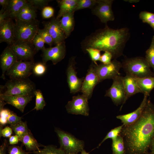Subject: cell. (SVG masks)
<instances>
[{
  "instance_id": "obj_1",
  "label": "cell",
  "mask_w": 154,
  "mask_h": 154,
  "mask_svg": "<svg viewBox=\"0 0 154 154\" xmlns=\"http://www.w3.org/2000/svg\"><path fill=\"white\" fill-rule=\"evenodd\" d=\"M120 135L123 137L126 154H147L154 137V105L147 100L139 118L123 126Z\"/></svg>"
},
{
  "instance_id": "obj_2",
  "label": "cell",
  "mask_w": 154,
  "mask_h": 154,
  "mask_svg": "<svg viewBox=\"0 0 154 154\" xmlns=\"http://www.w3.org/2000/svg\"><path fill=\"white\" fill-rule=\"evenodd\" d=\"M130 37L127 28L115 29L110 28L106 24L104 28L98 29L87 37L82 42L81 47L84 51L91 48L109 52L112 54L113 59H116L123 55Z\"/></svg>"
},
{
  "instance_id": "obj_3",
  "label": "cell",
  "mask_w": 154,
  "mask_h": 154,
  "mask_svg": "<svg viewBox=\"0 0 154 154\" xmlns=\"http://www.w3.org/2000/svg\"><path fill=\"white\" fill-rule=\"evenodd\" d=\"M121 64L122 68L126 74L137 78L154 76V72L145 58L137 56L125 58Z\"/></svg>"
},
{
  "instance_id": "obj_4",
  "label": "cell",
  "mask_w": 154,
  "mask_h": 154,
  "mask_svg": "<svg viewBox=\"0 0 154 154\" xmlns=\"http://www.w3.org/2000/svg\"><path fill=\"white\" fill-rule=\"evenodd\" d=\"M6 88L3 92L0 89V92L6 95L30 96L34 97L35 92L36 90L35 83L29 78L20 79H10L4 86Z\"/></svg>"
},
{
  "instance_id": "obj_5",
  "label": "cell",
  "mask_w": 154,
  "mask_h": 154,
  "mask_svg": "<svg viewBox=\"0 0 154 154\" xmlns=\"http://www.w3.org/2000/svg\"><path fill=\"white\" fill-rule=\"evenodd\" d=\"M39 22L36 19L25 21L15 19L14 34L15 40L32 42L37 34Z\"/></svg>"
},
{
  "instance_id": "obj_6",
  "label": "cell",
  "mask_w": 154,
  "mask_h": 154,
  "mask_svg": "<svg viewBox=\"0 0 154 154\" xmlns=\"http://www.w3.org/2000/svg\"><path fill=\"white\" fill-rule=\"evenodd\" d=\"M55 131L58 137L60 148L66 154H78L84 149L83 141L58 128H55Z\"/></svg>"
},
{
  "instance_id": "obj_7",
  "label": "cell",
  "mask_w": 154,
  "mask_h": 154,
  "mask_svg": "<svg viewBox=\"0 0 154 154\" xmlns=\"http://www.w3.org/2000/svg\"><path fill=\"white\" fill-rule=\"evenodd\" d=\"M16 56L18 60L34 61L37 53L32 42L15 40L8 45Z\"/></svg>"
},
{
  "instance_id": "obj_8",
  "label": "cell",
  "mask_w": 154,
  "mask_h": 154,
  "mask_svg": "<svg viewBox=\"0 0 154 154\" xmlns=\"http://www.w3.org/2000/svg\"><path fill=\"white\" fill-rule=\"evenodd\" d=\"M94 67L101 82L106 79H113L120 76L119 71L122 65L121 63L114 59L108 64L102 63L98 65L94 64Z\"/></svg>"
},
{
  "instance_id": "obj_9",
  "label": "cell",
  "mask_w": 154,
  "mask_h": 154,
  "mask_svg": "<svg viewBox=\"0 0 154 154\" xmlns=\"http://www.w3.org/2000/svg\"><path fill=\"white\" fill-rule=\"evenodd\" d=\"M35 63L34 61L17 60L7 71L5 74L12 79L28 78L33 73Z\"/></svg>"
},
{
  "instance_id": "obj_10",
  "label": "cell",
  "mask_w": 154,
  "mask_h": 154,
  "mask_svg": "<svg viewBox=\"0 0 154 154\" xmlns=\"http://www.w3.org/2000/svg\"><path fill=\"white\" fill-rule=\"evenodd\" d=\"M113 82L110 87L106 90L105 96L110 97L115 105H122L121 109L125 103V93L123 77L117 76L113 79Z\"/></svg>"
},
{
  "instance_id": "obj_11",
  "label": "cell",
  "mask_w": 154,
  "mask_h": 154,
  "mask_svg": "<svg viewBox=\"0 0 154 154\" xmlns=\"http://www.w3.org/2000/svg\"><path fill=\"white\" fill-rule=\"evenodd\" d=\"M88 100L82 94L73 96L72 100L68 101L65 106L67 112L73 114L88 116L89 112Z\"/></svg>"
},
{
  "instance_id": "obj_12",
  "label": "cell",
  "mask_w": 154,
  "mask_h": 154,
  "mask_svg": "<svg viewBox=\"0 0 154 154\" xmlns=\"http://www.w3.org/2000/svg\"><path fill=\"white\" fill-rule=\"evenodd\" d=\"M113 0H97L92 9V14L97 16L101 22L106 24L109 21H113L115 17L112 9Z\"/></svg>"
},
{
  "instance_id": "obj_13",
  "label": "cell",
  "mask_w": 154,
  "mask_h": 154,
  "mask_svg": "<svg viewBox=\"0 0 154 154\" xmlns=\"http://www.w3.org/2000/svg\"><path fill=\"white\" fill-rule=\"evenodd\" d=\"M42 62L45 64L49 60H51L55 65L64 58L66 53V47L65 41L57 44L55 46L46 48L42 51Z\"/></svg>"
},
{
  "instance_id": "obj_14",
  "label": "cell",
  "mask_w": 154,
  "mask_h": 154,
  "mask_svg": "<svg viewBox=\"0 0 154 154\" xmlns=\"http://www.w3.org/2000/svg\"><path fill=\"white\" fill-rule=\"evenodd\" d=\"M75 58H70L66 70L67 82L71 93L75 94L81 91L84 78H79L76 71Z\"/></svg>"
},
{
  "instance_id": "obj_15",
  "label": "cell",
  "mask_w": 154,
  "mask_h": 154,
  "mask_svg": "<svg viewBox=\"0 0 154 154\" xmlns=\"http://www.w3.org/2000/svg\"><path fill=\"white\" fill-rule=\"evenodd\" d=\"M100 82L94 68V64L92 63L88 70L82 84L80 91L82 94L88 100L90 99L95 87Z\"/></svg>"
},
{
  "instance_id": "obj_16",
  "label": "cell",
  "mask_w": 154,
  "mask_h": 154,
  "mask_svg": "<svg viewBox=\"0 0 154 154\" xmlns=\"http://www.w3.org/2000/svg\"><path fill=\"white\" fill-rule=\"evenodd\" d=\"M60 19L54 17L49 21L43 22L44 28L48 31L53 38L54 44L55 45L64 41L66 38L61 27Z\"/></svg>"
},
{
  "instance_id": "obj_17",
  "label": "cell",
  "mask_w": 154,
  "mask_h": 154,
  "mask_svg": "<svg viewBox=\"0 0 154 154\" xmlns=\"http://www.w3.org/2000/svg\"><path fill=\"white\" fill-rule=\"evenodd\" d=\"M14 23L12 19L8 18L0 24V42H5L8 45L15 40Z\"/></svg>"
},
{
  "instance_id": "obj_18",
  "label": "cell",
  "mask_w": 154,
  "mask_h": 154,
  "mask_svg": "<svg viewBox=\"0 0 154 154\" xmlns=\"http://www.w3.org/2000/svg\"><path fill=\"white\" fill-rule=\"evenodd\" d=\"M0 98L4 101L6 104H9L13 106L23 112L25 108L33 97L30 96L15 95H6L0 92Z\"/></svg>"
},
{
  "instance_id": "obj_19",
  "label": "cell",
  "mask_w": 154,
  "mask_h": 154,
  "mask_svg": "<svg viewBox=\"0 0 154 154\" xmlns=\"http://www.w3.org/2000/svg\"><path fill=\"white\" fill-rule=\"evenodd\" d=\"M17 58L13 52L8 46L3 50L0 56V67L2 72L1 78L5 79L7 71L17 61Z\"/></svg>"
},
{
  "instance_id": "obj_20",
  "label": "cell",
  "mask_w": 154,
  "mask_h": 154,
  "mask_svg": "<svg viewBox=\"0 0 154 154\" xmlns=\"http://www.w3.org/2000/svg\"><path fill=\"white\" fill-rule=\"evenodd\" d=\"M148 96L144 95L143 99L139 106L134 111L126 114L116 116L120 120L124 126L131 124L137 120L141 115L146 104Z\"/></svg>"
},
{
  "instance_id": "obj_21",
  "label": "cell",
  "mask_w": 154,
  "mask_h": 154,
  "mask_svg": "<svg viewBox=\"0 0 154 154\" xmlns=\"http://www.w3.org/2000/svg\"><path fill=\"white\" fill-rule=\"evenodd\" d=\"M123 79L125 93V102L128 98L138 93H141L138 85L135 76L126 74L123 77Z\"/></svg>"
},
{
  "instance_id": "obj_22",
  "label": "cell",
  "mask_w": 154,
  "mask_h": 154,
  "mask_svg": "<svg viewBox=\"0 0 154 154\" xmlns=\"http://www.w3.org/2000/svg\"><path fill=\"white\" fill-rule=\"evenodd\" d=\"M36 9L32 4L27 1L17 14L15 19L28 21L36 19Z\"/></svg>"
},
{
  "instance_id": "obj_23",
  "label": "cell",
  "mask_w": 154,
  "mask_h": 154,
  "mask_svg": "<svg viewBox=\"0 0 154 154\" xmlns=\"http://www.w3.org/2000/svg\"><path fill=\"white\" fill-rule=\"evenodd\" d=\"M74 13V12H72L66 13L60 19V26L66 38L70 36L74 29L75 25Z\"/></svg>"
},
{
  "instance_id": "obj_24",
  "label": "cell",
  "mask_w": 154,
  "mask_h": 154,
  "mask_svg": "<svg viewBox=\"0 0 154 154\" xmlns=\"http://www.w3.org/2000/svg\"><path fill=\"white\" fill-rule=\"evenodd\" d=\"M135 77L141 93L144 95L149 96L151 91L154 88V76Z\"/></svg>"
},
{
  "instance_id": "obj_25",
  "label": "cell",
  "mask_w": 154,
  "mask_h": 154,
  "mask_svg": "<svg viewBox=\"0 0 154 154\" xmlns=\"http://www.w3.org/2000/svg\"><path fill=\"white\" fill-rule=\"evenodd\" d=\"M60 7V9L56 17L57 18H60L65 14L76 11L75 9L77 0H57Z\"/></svg>"
},
{
  "instance_id": "obj_26",
  "label": "cell",
  "mask_w": 154,
  "mask_h": 154,
  "mask_svg": "<svg viewBox=\"0 0 154 154\" xmlns=\"http://www.w3.org/2000/svg\"><path fill=\"white\" fill-rule=\"evenodd\" d=\"M21 142L25 146L26 150L29 152L38 150L42 146V145L38 143L29 129Z\"/></svg>"
},
{
  "instance_id": "obj_27",
  "label": "cell",
  "mask_w": 154,
  "mask_h": 154,
  "mask_svg": "<svg viewBox=\"0 0 154 154\" xmlns=\"http://www.w3.org/2000/svg\"><path fill=\"white\" fill-rule=\"evenodd\" d=\"M27 1L26 0H9V5L5 9L8 12L9 18L15 19L17 14Z\"/></svg>"
},
{
  "instance_id": "obj_28",
  "label": "cell",
  "mask_w": 154,
  "mask_h": 154,
  "mask_svg": "<svg viewBox=\"0 0 154 154\" xmlns=\"http://www.w3.org/2000/svg\"><path fill=\"white\" fill-rule=\"evenodd\" d=\"M112 154L126 153L123 139L121 136L119 135L116 139L112 140Z\"/></svg>"
},
{
  "instance_id": "obj_29",
  "label": "cell",
  "mask_w": 154,
  "mask_h": 154,
  "mask_svg": "<svg viewBox=\"0 0 154 154\" xmlns=\"http://www.w3.org/2000/svg\"><path fill=\"white\" fill-rule=\"evenodd\" d=\"M9 127L14 131L15 135L18 137L20 141L29 130L26 121L23 122L22 121L15 125H10Z\"/></svg>"
},
{
  "instance_id": "obj_30",
  "label": "cell",
  "mask_w": 154,
  "mask_h": 154,
  "mask_svg": "<svg viewBox=\"0 0 154 154\" xmlns=\"http://www.w3.org/2000/svg\"><path fill=\"white\" fill-rule=\"evenodd\" d=\"M44 147L43 149H40L33 153L34 154H66L60 148H58L54 145H49Z\"/></svg>"
},
{
  "instance_id": "obj_31",
  "label": "cell",
  "mask_w": 154,
  "mask_h": 154,
  "mask_svg": "<svg viewBox=\"0 0 154 154\" xmlns=\"http://www.w3.org/2000/svg\"><path fill=\"white\" fill-rule=\"evenodd\" d=\"M145 58L154 72V35L149 48L145 52Z\"/></svg>"
},
{
  "instance_id": "obj_32",
  "label": "cell",
  "mask_w": 154,
  "mask_h": 154,
  "mask_svg": "<svg viewBox=\"0 0 154 154\" xmlns=\"http://www.w3.org/2000/svg\"><path fill=\"white\" fill-rule=\"evenodd\" d=\"M35 95L36 97L35 105L32 110H42L46 103L41 91L39 90H36L35 92Z\"/></svg>"
},
{
  "instance_id": "obj_33",
  "label": "cell",
  "mask_w": 154,
  "mask_h": 154,
  "mask_svg": "<svg viewBox=\"0 0 154 154\" xmlns=\"http://www.w3.org/2000/svg\"><path fill=\"white\" fill-rule=\"evenodd\" d=\"M97 2V0H77L75 11L86 8L92 9Z\"/></svg>"
},
{
  "instance_id": "obj_34",
  "label": "cell",
  "mask_w": 154,
  "mask_h": 154,
  "mask_svg": "<svg viewBox=\"0 0 154 154\" xmlns=\"http://www.w3.org/2000/svg\"><path fill=\"white\" fill-rule=\"evenodd\" d=\"M123 126L122 124V125L112 129L107 133L105 137L99 144L98 147L100 146L104 141L108 139H111L113 140L117 138L121 132Z\"/></svg>"
},
{
  "instance_id": "obj_35",
  "label": "cell",
  "mask_w": 154,
  "mask_h": 154,
  "mask_svg": "<svg viewBox=\"0 0 154 154\" xmlns=\"http://www.w3.org/2000/svg\"><path fill=\"white\" fill-rule=\"evenodd\" d=\"M32 42L37 52L40 50L42 51L46 48L44 39L38 33L34 38Z\"/></svg>"
},
{
  "instance_id": "obj_36",
  "label": "cell",
  "mask_w": 154,
  "mask_h": 154,
  "mask_svg": "<svg viewBox=\"0 0 154 154\" xmlns=\"http://www.w3.org/2000/svg\"><path fill=\"white\" fill-rule=\"evenodd\" d=\"M46 70V64L43 62L35 63L33 69V73L36 76H40L44 74Z\"/></svg>"
},
{
  "instance_id": "obj_37",
  "label": "cell",
  "mask_w": 154,
  "mask_h": 154,
  "mask_svg": "<svg viewBox=\"0 0 154 154\" xmlns=\"http://www.w3.org/2000/svg\"><path fill=\"white\" fill-rule=\"evenodd\" d=\"M38 34L40 35L44 39L45 43L47 44L50 47L54 44L53 38L48 31L45 28L39 29Z\"/></svg>"
},
{
  "instance_id": "obj_38",
  "label": "cell",
  "mask_w": 154,
  "mask_h": 154,
  "mask_svg": "<svg viewBox=\"0 0 154 154\" xmlns=\"http://www.w3.org/2000/svg\"><path fill=\"white\" fill-rule=\"evenodd\" d=\"M84 52H88L95 64H97L96 62L100 61L101 56L100 52L98 50L92 48H88L86 49Z\"/></svg>"
},
{
  "instance_id": "obj_39",
  "label": "cell",
  "mask_w": 154,
  "mask_h": 154,
  "mask_svg": "<svg viewBox=\"0 0 154 154\" xmlns=\"http://www.w3.org/2000/svg\"><path fill=\"white\" fill-rule=\"evenodd\" d=\"M23 145L21 146L15 145L9 146L7 151L9 154H29L31 153L26 152L22 149Z\"/></svg>"
},
{
  "instance_id": "obj_40",
  "label": "cell",
  "mask_w": 154,
  "mask_h": 154,
  "mask_svg": "<svg viewBox=\"0 0 154 154\" xmlns=\"http://www.w3.org/2000/svg\"><path fill=\"white\" fill-rule=\"evenodd\" d=\"M139 17L143 23H148L154 19V13L143 11L140 13Z\"/></svg>"
},
{
  "instance_id": "obj_41",
  "label": "cell",
  "mask_w": 154,
  "mask_h": 154,
  "mask_svg": "<svg viewBox=\"0 0 154 154\" xmlns=\"http://www.w3.org/2000/svg\"><path fill=\"white\" fill-rule=\"evenodd\" d=\"M11 111L8 109L0 110V124L2 126L7 124V119Z\"/></svg>"
},
{
  "instance_id": "obj_42",
  "label": "cell",
  "mask_w": 154,
  "mask_h": 154,
  "mask_svg": "<svg viewBox=\"0 0 154 154\" xmlns=\"http://www.w3.org/2000/svg\"><path fill=\"white\" fill-rule=\"evenodd\" d=\"M22 117L17 116L13 111H11L7 119V124L10 125H14L22 121Z\"/></svg>"
},
{
  "instance_id": "obj_43",
  "label": "cell",
  "mask_w": 154,
  "mask_h": 154,
  "mask_svg": "<svg viewBox=\"0 0 154 154\" xmlns=\"http://www.w3.org/2000/svg\"><path fill=\"white\" fill-rule=\"evenodd\" d=\"M27 1L32 4L36 8L43 9L46 6L49 2V0H29Z\"/></svg>"
},
{
  "instance_id": "obj_44",
  "label": "cell",
  "mask_w": 154,
  "mask_h": 154,
  "mask_svg": "<svg viewBox=\"0 0 154 154\" xmlns=\"http://www.w3.org/2000/svg\"><path fill=\"white\" fill-rule=\"evenodd\" d=\"M54 10L50 6H46L42 9V15L44 18H49L52 17L54 14Z\"/></svg>"
},
{
  "instance_id": "obj_45",
  "label": "cell",
  "mask_w": 154,
  "mask_h": 154,
  "mask_svg": "<svg viewBox=\"0 0 154 154\" xmlns=\"http://www.w3.org/2000/svg\"><path fill=\"white\" fill-rule=\"evenodd\" d=\"M3 126L0 125V136L9 137L12 133L13 130L9 126H7L3 128Z\"/></svg>"
},
{
  "instance_id": "obj_46",
  "label": "cell",
  "mask_w": 154,
  "mask_h": 154,
  "mask_svg": "<svg viewBox=\"0 0 154 154\" xmlns=\"http://www.w3.org/2000/svg\"><path fill=\"white\" fill-rule=\"evenodd\" d=\"M112 59H113L112 54L109 52H105L101 56L100 61L103 64H108L111 62Z\"/></svg>"
},
{
  "instance_id": "obj_47",
  "label": "cell",
  "mask_w": 154,
  "mask_h": 154,
  "mask_svg": "<svg viewBox=\"0 0 154 154\" xmlns=\"http://www.w3.org/2000/svg\"><path fill=\"white\" fill-rule=\"evenodd\" d=\"M9 17L8 11L5 9L2 8L0 11V24Z\"/></svg>"
},
{
  "instance_id": "obj_48",
  "label": "cell",
  "mask_w": 154,
  "mask_h": 154,
  "mask_svg": "<svg viewBox=\"0 0 154 154\" xmlns=\"http://www.w3.org/2000/svg\"><path fill=\"white\" fill-rule=\"evenodd\" d=\"M9 143L6 139H4L2 144L0 146V154H6L9 146Z\"/></svg>"
},
{
  "instance_id": "obj_49",
  "label": "cell",
  "mask_w": 154,
  "mask_h": 154,
  "mask_svg": "<svg viewBox=\"0 0 154 154\" xmlns=\"http://www.w3.org/2000/svg\"><path fill=\"white\" fill-rule=\"evenodd\" d=\"M19 139L18 137L16 135L11 136L9 138V144L11 145H15L18 143Z\"/></svg>"
},
{
  "instance_id": "obj_50",
  "label": "cell",
  "mask_w": 154,
  "mask_h": 154,
  "mask_svg": "<svg viewBox=\"0 0 154 154\" xmlns=\"http://www.w3.org/2000/svg\"><path fill=\"white\" fill-rule=\"evenodd\" d=\"M9 0H0V4L2 8L6 9L9 5Z\"/></svg>"
},
{
  "instance_id": "obj_51",
  "label": "cell",
  "mask_w": 154,
  "mask_h": 154,
  "mask_svg": "<svg viewBox=\"0 0 154 154\" xmlns=\"http://www.w3.org/2000/svg\"><path fill=\"white\" fill-rule=\"evenodd\" d=\"M149 148L151 149L152 154H154V137L151 141Z\"/></svg>"
},
{
  "instance_id": "obj_52",
  "label": "cell",
  "mask_w": 154,
  "mask_h": 154,
  "mask_svg": "<svg viewBox=\"0 0 154 154\" xmlns=\"http://www.w3.org/2000/svg\"><path fill=\"white\" fill-rule=\"evenodd\" d=\"M148 24L151 27L154 31V19L151 21Z\"/></svg>"
},
{
  "instance_id": "obj_53",
  "label": "cell",
  "mask_w": 154,
  "mask_h": 154,
  "mask_svg": "<svg viewBox=\"0 0 154 154\" xmlns=\"http://www.w3.org/2000/svg\"><path fill=\"white\" fill-rule=\"evenodd\" d=\"M125 1H127L130 3H137L139 1L138 0H124Z\"/></svg>"
},
{
  "instance_id": "obj_54",
  "label": "cell",
  "mask_w": 154,
  "mask_h": 154,
  "mask_svg": "<svg viewBox=\"0 0 154 154\" xmlns=\"http://www.w3.org/2000/svg\"><path fill=\"white\" fill-rule=\"evenodd\" d=\"M81 154H90L89 153L87 152L85 150L83 149L81 152Z\"/></svg>"
},
{
  "instance_id": "obj_55",
  "label": "cell",
  "mask_w": 154,
  "mask_h": 154,
  "mask_svg": "<svg viewBox=\"0 0 154 154\" xmlns=\"http://www.w3.org/2000/svg\"><path fill=\"white\" fill-rule=\"evenodd\" d=\"M147 154H152V153H149L148 152Z\"/></svg>"
}]
</instances>
